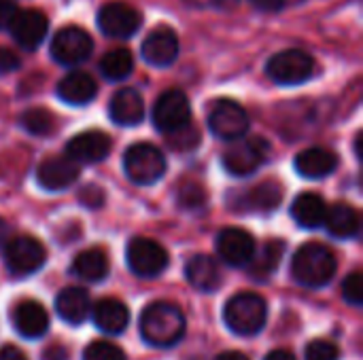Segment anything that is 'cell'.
Listing matches in <instances>:
<instances>
[{"instance_id":"8d00e7d4","label":"cell","mask_w":363,"mask_h":360,"mask_svg":"<svg viewBox=\"0 0 363 360\" xmlns=\"http://www.w3.org/2000/svg\"><path fill=\"white\" fill-rule=\"evenodd\" d=\"M79 202L85 208H100L104 204V191L98 185H87L79 193Z\"/></svg>"},{"instance_id":"8992f818","label":"cell","mask_w":363,"mask_h":360,"mask_svg":"<svg viewBox=\"0 0 363 360\" xmlns=\"http://www.w3.org/2000/svg\"><path fill=\"white\" fill-rule=\"evenodd\" d=\"M270 155V144L264 138H238L234 140V144L223 153L221 163L225 168V172H230L232 176H251L253 172H257L266 159Z\"/></svg>"},{"instance_id":"ffe728a7","label":"cell","mask_w":363,"mask_h":360,"mask_svg":"<svg viewBox=\"0 0 363 360\" xmlns=\"http://www.w3.org/2000/svg\"><path fill=\"white\" fill-rule=\"evenodd\" d=\"M91 320L94 325L108 335H119L130 325V310L125 303H121L115 297H104L91 308Z\"/></svg>"},{"instance_id":"52a82bcc","label":"cell","mask_w":363,"mask_h":360,"mask_svg":"<svg viewBox=\"0 0 363 360\" xmlns=\"http://www.w3.org/2000/svg\"><path fill=\"white\" fill-rule=\"evenodd\" d=\"M2 248H4V265L17 278L36 274L47 261L45 246L32 236H17L9 240Z\"/></svg>"},{"instance_id":"5bb4252c","label":"cell","mask_w":363,"mask_h":360,"mask_svg":"<svg viewBox=\"0 0 363 360\" xmlns=\"http://www.w3.org/2000/svg\"><path fill=\"white\" fill-rule=\"evenodd\" d=\"M140 55L149 66L166 68L179 57V36L168 25L153 28L140 45Z\"/></svg>"},{"instance_id":"5b68a950","label":"cell","mask_w":363,"mask_h":360,"mask_svg":"<svg viewBox=\"0 0 363 360\" xmlns=\"http://www.w3.org/2000/svg\"><path fill=\"white\" fill-rule=\"evenodd\" d=\"M266 74L283 87L302 85L315 74V59L302 49H285L274 53L266 64Z\"/></svg>"},{"instance_id":"e575fe53","label":"cell","mask_w":363,"mask_h":360,"mask_svg":"<svg viewBox=\"0 0 363 360\" xmlns=\"http://www.w3.org/2000/svg\"><path fill=\"white\" fill-rule=\"evenodd\" d=\"M304 356H306V360H338L340 359V350L336 344H332L328 339H315L306 346Z\"/></svg>"},{"instance_id":"1f68e13d","label":"cell","mask_w":363,"mask_h":360,"mask_svg":"<svg viewBox=\"0 0 363 360\" xmlns=\"http://www.w3.org/2000/svg\"><path fill=\"white\" fill-rule=\"evenodd\" d=\"M179 204L185 210H198L206 204V193L198 182H183L179 189Z\"/></svg>"},{"instance_id":"f6af8a7d","label":"cell","mask_w":363,"mask_h":360,"mask_svg":"<svg viewBox=\"0 0 363 360\" xmlns=\"http://www.w3.org/2000/svg\"><path fill=\"white\" fill-rule=\"evenodd\" d=\"M9 231H11V229H9L6 221H2V219H0V248L9 242Z\"/></svg>"},{"instance_id":"7402d4cb","label":"cell","mask_w":363,"mask_h":360,"mask_svg":"<svg viewBox=\"0 0 363 360\" xmlns=\"http://www.w3.org/2000/svg\"><path fill=\"white\" fill-rule=\"evenodd\" d=\"M55 312L68 325H81L89 318L91 299L81 286H66L55 297Z\"/></svg>"},{"instance_id":"f546056e","label":"cell","mask_w":363,"mask_h":360,"mask_svg":"<svg viewBox=\"0 0 363 360\" xmlns=\"http://www.w3.org/2000/svg\"><path fill=\"white\" fill-rule=\"evenodd\" d=\"M283 250H285V244L283 242H268L262 250L259 257H253L251 263H253V276L255 278H266L270 276L277 265L281 263V257H283Z\"/></svg>"},{"instance_id":"ba28073f","label":"cell","mask_w":363,"mask_h":360,"mask_svg":"<svg viewBox=\"0 0 363 360\" xmlns=\"http://www.w3.org/2000/svg\"><path fill=\"white\" fill-rule=\"evenodd\" d=\"M125 261L134 276L157 278L168 267V252L151 238H134L125 248Z\"/></svg>"},{"instance_id":"484cf974","label":"cell","mask_w":363,"mask_h":360,"mask_svg":"<svg viewBox=\"0 0 363 360\" xmlns=\"http://www.w3.org/2000/svg\"><path fill=\"white\" fill-rule=\"evenodd\" d=\"M328 214V204L317 193H300L291 204V219L302 229H317L323 225Z\"/></svg>"},{"instance_id":"9a60e30c","label":"cell","mask_w":363,"mask_h":360,"mask_svg":"<svg viewBox=\"0 0 363 360\" xmlns=\"http://www.w3.org/2000/svg\"><path fill=\"white\" fill-rule=\"evenodd\" d=\"M217 252L230 267H247L255 257V240L245 229L228 227L217 236Z\"/></svg>"},{"instance_id":"603a6c76","label":"cell","mask_w":363,"mask_h":360,"mask_svg":"<svg viewBox=\"0 0 363 360\" xmlns=\"http://www.w3.org/2000/svg\"><path fill=\"white\" fill-rule=\"evenodd\" d=\"M55 91H57V98L64 104H68V106H85L96 98L98 87H96V81L87 72L72 70L57 83Z\"/></svg>"},{"instance_id":"4316f807","label":"cell","mask_w":363,"mask_h":360,"mask_svg":"<svg viewBox=\"0 0 363 360\" xmlns=\"http://www.w3.org/2000/svg\"><path fill=\"white\" fill-rule=\"evenodd\" d=\"M70 274L85 282H102L108 276V259L102 248H87L79 252L70 265Z\"/></svg>"},{"instance_id":"ac0fdd59","label":"cell","mask_w":363,"mask_h":360,"mask_svg":"<svg viewBox=\"0 0 363 360\" xmlns=\"http://www.w3.org/2000/svg\"><path fill=\"white\" fill-rule=\"evenodd\" d=\"M11 320H13L15 331L26 339H38L49 329L47 310L38 301H32V299L19 301L11 314Z\"/></svg>"},{"instance_id":"7a4b0ae2","label":"cell","mask_w":363,"mask_h":360,"mask_svg":"<svg viewBox=\"0 0 363 360\" xmlns=\"http://www.w3.org/2000/svg\"><path fill=\"white\" fill-rule=\"evenodd\" d=\"M338 261L334 252L319 244V242H308L300 246L291 259V276L298 284L306 289H321L332 282L336 276Z\"/></svg>"},{"instance_id":"ab89813d","label":"cell","mask_w":363,"mask_h":360,"mask_svg":"<svg viewBox=\"0 0 363 360\" xmlns=\"http://www.w3.org/2000/svg\"><path fill=\"white\" fill-rule=\"evenodd\" d=\"M189 6L194 8H217V11H225L236 6L240 0H185Z\"/></svg>"},{"instance_id":"4dcf8cb0","label":"cell","mask_w":363,"mask_h":360,"mask_svg":"<svg viewBox=\"0 0 363 360\" xmlns=\"http://www.w3.org/2000/svg\"><path fill=\"white\" fill-rule=\"evenodd\" d=\"M21 127L32 136H47L55 127V119L45 108H30L21 115Z\"/></svg>"},{"instance_id":"d6a6232c","label":"cell","mask_w":363,"mask_h":360,"mask_svg":"<svg viewBox=\"0 0 363 360\" xmlns=\"http://www.w3.org/2000/svg\"><path fill=\"white\" fill-rule=\"evenodd\" d=\"M83 360H128L125 354L108 342H94L85 348Z\"/></svg>"},{"instance_id":"8fae6325","label":"cell","mask_w":363,"mask_h":360,"mask_svg":"<svg viewBox=\"0 0 363 360\" xmlns=\"http://www.w3.org/2000/svg\"><path fill=\"white\" fill-rule=\"evenodd\" d=\"M143 25V15L128 2H106L98 11V28L108 38H132Z\"/></svg>"},{"instance_id":"277c9868","label":"cell","mask_w":363,"mask_h":360,"mask_svg":"<svg viewBox=\"0 0 363 360\" xmlns=\"http://www.w3.org/2000/svg\"><path fill=\"white\" fill-rule=\"evenodd\" d=\"M123 170L134 185H155L166 174V157L157 146L136 142L123 153Z\"/></svg>"},{"instance_id":"4fadbf2b","label":"cell","mask_w":363,"mask_h":360,"mask_svg":"<svg viewBox=\"0 0 363 360\" xmlns=\"http://www.w3.org/2000/svg\"><path fill=\"white\" fill-rule=\"evenodd\" d=\"M6 30L11 32L13 40L21 49L34 51L45 40L47 30H49V21H47V15L43 11H36V8H23L21 11V8H17L15 15L9 21Z\"/></svg>"},{"instance_id":"d590c367","label":"cell","mask_w":363,"mask_h":360,"mask_svg":"<svg viewBox=\"0 0 363 360\" xmlns=\"http://www.w3.org/2000/svg\"><path fill=\"white\" fill-rule=\"evenodd\" d=\"M342 297L351 306H362L363 303V280L359 272H353L345 278L342 282Z\"/></svg>"},{"instance_id":"7c38bea8","label":"cell","mask_w":363,"mask_h":360,"mask_svg":"<svg viewBox=\"0 0 363 360\" xmlns=\"http://www.w3.org/2000/svg\"><path fill=\"white\" fill-rule=\"evenodd\" d=\"M94 51L91 36L79 25H66L55 32L51 40V57L62 66H77Z\"/></svg>"},{"instance_id":"60d3db41","label":"cell","mask_w":363,"mask_h":360,"mask_svg":"<svg viewBox=\"0 0 363 360\" xmlns=\"http://www.w3.org/2000/svg\"><path fill=\"white\" fill-rule=\"evenodd\" d=\"M15 11H17L15 2H11V0H0V30H6V28H9V21H11V17L15 15Z\"/></svg>"},{"instance_id":"d4e9b609","label":"cell","mask_w":363,"mask_h":360,"mask_svg":"<svg viewBox=\"0 0 363 360\" xmlns=\"http://www.w3.org/2000/svg\"><path fill=\"white\" fill-rule=\"evenodd\" d=\"M185 278L194 289L202 293H215L221 286V269L208 255L191 257L185 265Z\"/></svg>"},{"instance_id":"f1b7e54d","label":"cell","mask_w":363,"mask_h":360,"mask_svg":"<svg viewBox=\"0 0 363 360\" xmlns=\"http://www.w3.org/2000/svg\"><path fill=\"white\" fill-rule=\"evenodd\" d=\"M134 70V57L128 49H113L100 59V72L108 81H123Z\"/></svg>"},{"instance_id":"83f0119b","label":"cell","mask_w":363,"mask_h":360,"mask_svg":"<svg viewBox=\"0 0 363 360\" xmlns=\"http://www.w3.org/2000/svg\"><path fill=\"white\" fill-rule=\"evenodd\" d=\"M283 199V187L274 180H266L262 185L251 187L236 206H242L247 212H270Z\"/></svg>"},{"instance_id":"74e56055","label":"cell","mask_w":363,"mask_h":360,"mask_svg":"<svg viewBox=\"0 0 363 360\" xmlns=\"http://www.w3.org/2000/svg\"><path fill=\"white\" fill-rule=\"evenodd\" d=\"M21 59L17 53H13L11 49L6 47H0V74H9V72H15L19 68Z\"/></svg>"},{"instance_id":"ee69618b","label":"cell","mask_w":363,"mask_h":360,"mask_svg":"<svg viewBox=\"0 0 363 360\" xmlns=\"http://www.w3.org/2000/svg\"><path fill=\"white\" fill-rule=\"evenodd\" d=\"M264 360H298L289 350H272V352H268L266 354V359Z\"/></svg>"},{"instance_id":"6da1fadb","label":"cell","mask_w":363,"mask_h":360,"mask_svg":"<svg viewBox=\"0 0 363 360\" xmlns=\"http://www.w3.org/2000/svg\"><path fill=\"white\" fill-rule=\"evenodd\" d=\"M187 323L179 306L153 301L140 314V335L153 348H172L185 335Z\"/></svg>"},{"instance_id":"7bdbcfd3","label":"cell","mask_w":363,"mask_h":360,"mask_svg":"<svg viewBox=\"0 0 363 360\" xmlns=\"http://www.w3.org/2000/svg\"><path fill=\"white\" fill-rule=\"evenodd\" d=\"M45 360H68V352L62 346H51L45 352Z\"/></svg>"},{"instance_id":"bcb514c9","label":"cell","mask_w":363,"mask_h":360,"mask_svg":"<svg viewBox=\"0 0 363 360\" xmlns=\"http://www.w3.org/2000/svg\"><path fill=\"white\" fill-rule=\"evenodd\" d=\"M217 360H249L242 352H223V354H219Z\"/></svg>"},{"instance_id":"2e32d148","label":"cell","mask_w":363,"mask_h":360,"mask_svg":"<svg viewBox=\"0 0 363 360\" xmlns=\"http://www.w3.org/2000/svg\"><path fill=\"white\" fill-rule=\"evenodd\" d=\"M111 136L100 129H87L66 142V157L74 163H98L111 153Z\"/></svg>"},{"instance_id":"9c48e42d","label":"cell","mask_w":363,"mask_h":360,"mask_svg":"<svg viewBox=\"0 0 363 360\" xmlns=\"http://www.w3.org/2000/svg\"><path fill=\"white\" fill-rule=\"evenodd\" d=\"M208 129L215 138L234 142L249 132V115L234 100H217L208 112Z\"/></svg>"},{"instance_id":"3957f363","label":"cell","mask_w":363,"mask_h":360,"mask_svg":"<svg viewBox=\"0 0 363 360\" xmlns=\"http://www.w3.org/2000/svg\"><path fill=\"white\" fill-rule=\"evenodd\" d=\"M225 327L240 337H253L262 333L268 320V303L257 293H238L223 308Z\"/></svg>"},{"instance_id":"44dd1931","label":"cell","mask_w":363,"mask_h":360,"mask_svg":"<svg viewBox=\"0 0 363 360\" xmlns=\"http://www.w3.org/2000/svg\"><path fill=\"white\" fill-rule=\"evenodd\" d=\"M294 168L296 172L302 176V178H325L330 174L336 172L338 168V155L330 149H323V146H313V149H306L302 151L296 161H294Z\"/></svg>"},{"instance_id":"cb8c5ba5","label":"cell","mask_w":363,"mask_h":360,"mask_svg":"<svg viewBox=\"0 0 363 360\" xmlns=\"http://www.w3.org/2000/svg\"><path fill=\"white\" fill-rule=\"evenodd\" d=\"M328 233L336 240H353L359 236L362 229V219L359 212L345 202L334 204L332 208H328L325 221H323Z\"/></svg>"},{"instance_id":"e0dca14e","label":"cell","mask_w":363,"mask_h":360,"mask_svg":"<svg viewBox=\"0 0 363 360\" xmlns=\"http://www.w3.org/2000/svg\"><path fill=\"white\" fill-rule=\"evenodd\" d=\"M79 178V163L64 157H49L36 170V182L45 191H64Z\"/></svg>"},{"instance_id":"30bf717a","label":"cell","mask_w":363,"mask_h":360,"mask_svg":"<svg viewBox=\"0 0 363 360\" xmlns=\"http://www.w3.org/2000/svg\"><path fill=\"white\" fill-rule=\"evenodd\" d=\"M153 125L164 132V134H172L185 125L191 123V104L189 98L179 91V89H168L164 91L153 106Z\"/></svg>"},{"instance_id":"836d02e7","label":"cell","mask_w":363,"mask_h":360,"mask_svg":"<svg viewBox=\"0 0 363 360\" xmlns=\"http://www.w3.org/2000/svg\"><path fill=\"white\" fill-rule=\"evenodd\" d=\"M168 136H170L168 144L172 149H177V151H191L200 142V134H198V129L191 123L181 127V129H177V132H172V134H168Z\"/></svg>"},{"instance_id":"b9f144b4","label":"cell","mask_w":363,"mask_h":360,"mask_svg":"<svg viewBox=\"0 0 363 360\" xmlns=\"http://www.w3.org/2000/svg\"><path fill=\"white\" fill-rule=\"evenodd\" d=\"M0 360H28V356L15 346H2L0 348Z\"/></svg>"},{"instance_id":"f35d334b","label":"cell","mask_w":363,"mask_h":360,"mask_svg":"<svg viewBox=\"0 0 363 360\" xmlns=\"http://www.w3.org/2000/svg\"><path fill=\"white\" fill-rule=\"evenodd\" d=\"M304 0H251V4L259 11H266V13H277V11H283L291 4H300Z\"/></svg>"},{"instance_id":"7dc6e473","label":"cell","mask_w":363,"mask_h":360,"mask_svg":"<svg viewBox=\"0 0 363 360\" xmlns=\"http://www.w3.org/2000/svg\"><path fill=\"white\" fill-rule=\"evenodd\" d=\"M362 142H363V138H362V134H357V138H355V155H357V159H362Z\"/></svg>"},{"instance_id":"d6986e66","label":"cell","mask_w":363,"mask_h":360,"mask_svg":"<svg viewBox=\"0 0 363 360\" xmlns=\"http://www.w3.org/2000/svg\"><path fill=\"white\" fill-rule=\"evenodd\" d=\"M108 115L113 123L121 127H134L145 117V100L134 87H123L111 98Z\"/></svg>"}]
</instances>
